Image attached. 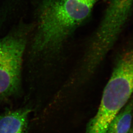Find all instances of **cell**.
<instances>
[{"label":"cell","instance_id":"cell-1","mask_svg":"<svg viewBox=\"0 0 133 133\" xmlns=\"http://www.w3.org/2000/svg\"><path fill=\"white\" fill-rule=\"evenodd\" d=\"M94 5L79 0H41L31 48L33 55L46 57L59 51L90 17Z\"/></svg>","mask_w":133,"mask_h":133},{"label":"cell","instance_id":"cell-2","mask_svg":"<svg viewBox=\"0 0 133 133\" xmlns=\"http://www.w3.org/2000/svg\"><path fill=\"white\" fill-rule=\"evenodd\" d=\"M133 93V47L123 53L117 62L102 94L96 116L109 124L124 107Z\"/></svg>","mask_w":133,"mask_h":133},{"label":"cell","instance_id":"cell-3","mask_svg":"<svg viewBox=\"0 0 133 133\" xmlns=\"http://www.w3.org/2000/svg\"><path fill=\"white\" fill-rule=\"evenodd\" d=\"M30 26L21 25L0 39V101L14 94L21 87L23 54Z\"/></svg>","mask_w":133,"mask_h":133},{"label":"cell","instance_id":"cell-4","mask_svg":"<svg viewBox=\"0 0 133 133\" xmlns=\"http://www.w3.org/2000/svg\"><path fill=\"white\" fill-rule=\"evenodd\" d=\"M133 10V0H109L97 31L90 41L91 49L107 55L117 41Z\"/></svg>","mask_w":133,"mask_h":133},{"label":"cell","instance_id":"cell-5","mask_svg":"<svg viewBox=\"0 0 133 133\" xmlns=\"http://www.w3.org/2000/svg\"><path fill=\"white\" fill-rule=\"evenodd\" d=\"M31 111L21 108L0 115V133H25Z\"/></svg>","mask_w":133,"mask_h":133},{"label":"cell","instance_id":"cell-6","mask_svg":"<svg viewBox=\"0 0 133 133\" xmlns=\"http://www.w3.org/2000/svg\"><path fill=\"white\" fill-rule=\"evenodd\" d=\"M133 116V99L121 110L111 123L107 133H127L131 130Z\"/></svg>","mask_w":133,"mask_h":133},{"label":"cell","instance_id":"cell-7","mask_svg":"<svg viewBox=\"0 0 133 133\" xmlns=\"http://www.w3.org/2000/svg\"><path fill=\"white\" fill-rule=\"evenodd\" d=\"M79 1L86 2L90 3H92V4H95L99 0H79Z\"/></svg>","mask_w":133,"mask_h":133},{"label":"cell","instance_id":"cell-8","mask_svg":"<svg viewBox=\"0 0 133 133\" xmlns=\"http://www.w3.org/2000/svg\"><path fill=\"white\" fill-rule=\"evenodd\" d=\"M127 133H133V128H131L129 131Z\"/></svg>","mask_w":133,"mask_h":133}]
</instances>
